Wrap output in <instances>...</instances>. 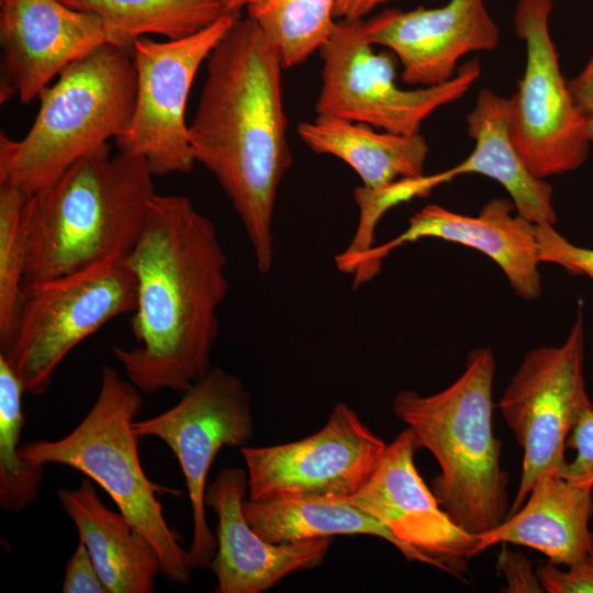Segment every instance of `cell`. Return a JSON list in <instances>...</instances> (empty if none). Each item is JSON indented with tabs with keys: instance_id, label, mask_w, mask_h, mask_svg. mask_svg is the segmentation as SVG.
<instances>
[{
	"instance_id": "1",
	"label": "cell",
	"mask_w": 593,
	"mask_h": 593,
	"mask_svg": "<svg viewBox=\"0 0 593 593\" xmlns=\"http://www.w3.org/2000/svg\"><path fill=\"white\" fill-rule=\"evenodd\" d=\"M125 260L136 278V345L113 355L142 393H183L211 368L230 289L216 226L189 198L156 193Z\"/></svg>"
},
{
	"instance_id": "2",
	"label": "cell",
	"mask_w": 593,
	"mask_h": 593,
	"mask_svg": "<svg viewBox=\"0 0 593 593\" xmlns=\"http://www.w3.org/2000/svg\"><path fill=\"white\" fill-rule=\"evenodd\" d=\"M208 76L189 139L228 197L253 247L257 268L273 262L278 189L292 165L281 61L256 21L240 16L208 57Z\"/></svg>"
},
{
	"instance_id": "3",
	"label": "cell",
	"mask_w": 593,
	"mask_h": 593,
	"mask_svg": "<svg viewBox=\"0 0 593 593\" xmlns=\"http://www.w3.org/2000/svg\"><path fill=\"white\" fill-rule=\"evenodd\" d=\"M153 178L144 158L111 156L108 145L31 194L23 209L24 282L125 259L156 194Z\"/></svg>"
},
{
	"instance_id": "4",
	"label": "cell",
	"mask_w": 593,
	"mask_h": 593,
	"mask_svg": "<svg viewBox=\"0 0 593 593\" xmlns=\"http://www.w3.org/2000/svg\"><path fill=\"white\" fill-rule=\"evenodd\" d=\"M494 371L492 350L477 348L468 355L461 376L443 391L421 395L405 390L392 402L394 415L439 465L440 472L432 480L439 505L475 537L501 524L511 505L502 443L493 430Z\"/></svg>"
},
{
	"instance_id": "5",
	"label": "cell",
	"mask_w": 593,
	"mask_h": 593,
	"mask_svg": "<svg viewBox=\"0 0 593 593\" xmlns=\"http://www.w3.org/2000/svg\"><path fill=\"white\" fill-rule=\"evenodd\" d=\"M136 90L130 48L104 44L71 63L40 93L37 115L21 139L1 132L0 183L31 195L108 146L130 123Z\"/></svg>"
},
{
	"instance_id": "6",
	"label": "cell",
	"mask_w": 593,
	"mask_h": 593,
	"mask_svg": "<svg viewBox=\"0 0 593 593\" xmlns=\"http://www.w3.org/2000/svg\"><path fill=\"white\" fill-rule=\"evenodd\" d=\"M141 391L110 366L101 369L98 396L82 421L66 436L37 439L19 447L22 458L40 465L57 463L80 471L98 483L133 526L155 548L161 573L171 582H190L187 550L167 524L157 495L177 490L148 479L133 429L143 400Z\"/></svg>"
},
{
	"instance_id": "7",
	"label": "cell",
	"mask_w": 593,
	"mask_h": 593,
	"mask_svg": "<svg viewBox=\"0 0 593 593\" xmlns=\"http://www.w3.org/2000/svg\"><path fill=\"white\" fill-rule=\"evenodd\" d=\"M136 293V278L125 259L24 282L0 356L20 377L25 393L42 395L74 347L112 318L134 312Z\"/></svg>"
},
{
	"instance_id": "8",
	"label": "cell",
	"mask_w": 593,
	"mask_h": 593,
	"mask_svg": "<svg viewBox=\"0 0 593 593\" xmlns=\"http://www.w3.org/2000/svg\"><path fill=\"white\" fill-rule=\"evenodd\" d=\"M373 47L363 19L335 23L320 49L318 116L365 123L396 134H417L432 113L465 96L481 74L479 60L472 59L444 83L406 90L395 82V56L376 53Z\"/></svg>"
},
{
	"instance_id": "9",
	"label": "cell",
	"mask_w": 593,
	"mask_h": 593,
	"mask_svg": "<svg viewBox=\"0 0 593 593\" xmlns=\"http://www.w3.org/2000/svg\"><path fill=\"white\" fill-rule=\"evenodd\" d=\"M254 428L250 393L237 376L220 367H211L169 410L133 422L137 436L164 441L182 470L192 515V539L187 550L191 571L210 567L217 548L205 515L212 463L222 448L245 446Z\"/></svg>"
},
{
	"instance_id": "10",
	"label": "cell",
	"mask_w": 593,
	"mask_h": 593,
	"mask_svg": "<svg viewBox=\"0 0 593 593\" xmlns=\"http://www.w3.org/2000/svg\"><path fill=\"white\" fill-rule=\"evenodd\" d=\"M583 365L580 306L563 344L529 350L506 387L499 407L523 449L521 480L507 516L524 504L539 477L560 473L566 466L567 439L581 412L592 403Z\"/></svg>"
},
{
	"instance_id": "11",
	"label": "cell",
	"mask_w": 593,
	"mask_h": 593,
	"mask_svg": "<svg viewBox=\"0 0 593 593\" xmlns=\"http://www.w3.org/2000/svg\"><path fill=\"white\" fill-rule=\"evenodd\" d=\"M552 9V0H517L514 13L526 61L510 98V131L526 167L540 179L580 167L591 145L586 118L572 101L550 36Z\"/></svg>"
},
{
	"instance_id": "12",
	"label": "cell",
	"mask_w": 593,
	"mask_h": 593,
	"mask_svg": "<svg viewBox=\"0 0 593 593\" xmlns=\"http://www.w3.org/2000/svg\"><path fill=\"white\" fill-rule=\"evenodd\" d=\"M240 14H227L193 35L164 42L148 37L132 46L136 101L125 130L114 141L120 153L145 159L154 177L188 174L195 159L184 111L201 64Z\"/></svg>"
},
{
	"instance_id": "13",
	"label": "cell",
	"mask_w": 593,
	"mask_h": 593,
	"mask_svg": "<svg viewBox=\"0 0 593 593\" xmlns=\"http://www.w3.org/2000/svg\"><path fill=\"white\" fill-rule=\"evenodd\" d=\"M387 444L344 402L326 424L302 439L240 447L251 501L354 495L368 480Z\"/></svg>"
},
{
	"instance_id": "14",
	"label": "cell",
	"mask_w": 593,
	"mask_h": 593,
	"mask_svg": "<svg viewBox=\"0 0 593 593\" xmlns=\"http://www.w3.org/2000/svg\"><path fill=\"white\" fill-rule=\"evenodd\" d=\"M419 448L406 427L387 444L368 480L346 500L384 524L403 545L434 559L440 570L461 578L479 553L478 539L449 517L422 479L414 462Z\"/></svg>"
},
{
	"instance_id": "15",
	"label": "cell",
	"mask_w": 593,
	"mask_h": 593,
	"mask_svg": "<svg viewBox=\"0 0 593 593\" xmlns=\"http://www.w3.org/2000/svg\"><path fill=\"white\" fill-rule=\"evenodd\" d=\"M111 44L100 16L60 0H0V101L32 102L67 66Z\"/></svg>"
},
{
	"instance_id": "16",
	"label": "cell",
	"mask_w": 593,
	"mask_h": 593,
	"mask_svg": "<svg viewBox=\"0 0 593 593\" xmlns=\"http://www.w3.org/2000/svg\"><path fill=\"white\" fill-rule=\"evenodd\" d=\"M373 46L393 53L402 65L405 83L430 87L456 75L459 59L478 51H492L500 29L484 0H448L439 8L411 11L388 9L365 20Z\"/></svg>"
},
{
	"instance_id": "17",
	"label": "cell",
	"mask_w": 593,
	"mask_h": 593,
	"mask_svg": "<svg viewBox=\"0 0 593 593\" xmlns=\"http://www.w3.org/2000/svg\"><path fill=\"white\" fill-rule=\"evenodd\" d=\"M515 210L513 201L506 198L490 200L477 216L428 204L410 219L409 226L398 237L366 253L354 272V281L361 284L370 280L379 271L381 260L394 248L435 237L485 254L503 270L516 294L526 300L536 299L541 291L536 224L514 214Z\"/></svg>"
},
{
	"instance_id": "18",
	"label": "cell",
	"mask_w": 593,
	"mask_h": 593,
	"mask_svg": "<svg viewBox=\"0 0 593 593\" xmlns=\"http://www.w3.org/2000/svg\"><path fill=\"white\" fill-rule=\"evenodd\" d=\"M247 472L238 467L220 471L208 485L205 506L217 517V548L211 562L216 593H259L288 574L321 564L332 538L270 542L259 536L243 513Z\"/></svg>"
},
{
	"instance_id": "19",
	"label": "cell",
	"mask_w": 593,
	"mask_h": 593,
	"mask_svg": "<svg viewBox=\"0 0 593 593\" xmlns=\"http://www.w3.org/2000/svg\"><path fill=\"white\" fill-rule=\"evenodd\" d=\"M593 488L547 472L533 485L524 504L493 529L477 536L478 552L495 545L538 550L559 566L593 552Z\"/></svg>"
},
{
	"instance_id": "20",
	"label": "cell",
	"mask_w": 593,
	"mask_h": 593,
	"mask_svg": "<svg viewBox=\"0 0 593 593\" xmlns=\"http://www.w3.org/2000/svg\"><path fill=\"white\" fill-rule=\"evenodd\" d=\"M469 136L475 145L460 164L416 179L422 195L433 188L467 174H479L500 182L508 192L519 215L535 223L555 224L553 189L535 177L517 153L510 131V99L489 89L480 90L466 118Z\"/></svg>"
},
{
	"instance_id": "21",
	"label": "cell",
	"mask_w": 593,
	"mask_h": 593,
	"mask_svg": "<svg viewBox=\"0 0 593 593\" xmlns=\"http://www.w3.org/2000/svg\"><path fill=\"white\" fill-rule=\"evenodd\" d=\"M85 477L75 489H59L58 500L75 524L109 593H150L159 557L150 541L121 513L99 499Z\"/></svg>"
},
{
	"instance_id": "22",
	"label": "cell",
	"mask_w": 593,
	"mask_h": 593,
	"mask_svg": "<svg viewBox=\"0 0 593 593\" xmlns=\"http://www.w3.org/2000/svg\"><path fill=\"white\" fill-rule=\"evenodd\" d=\"M298 135L315 154L349 165L369 189L424 176L428 145L421 133L382 131L359 122L318 116L298 125Z\"/></svg>"
},
{
	"instance_id": "23",
	"label": "cell",
	"mask_w": 593,
	"mask_h": 593,
	"mask_svg": "<svg viewBox=\"0 0 593 593\" xmlns=\"http://www.w3.org/2000/svg\"><path fill=\"white\" fill-rule=\"evenodd\" d=\"M243 513L250 527L270 542H291L345 535H369L389 541L409 560L440 569L430 557L399 541L380 521L337 497L246 500Z\"/></svg>"
},
{
	"instance_id": "24",
	"label": "cell",
	"mask_w": 593,
	"mask_h": 593,
	"mask_svg": "<svg viewBox=\"0 0 593 593\" xmlns=\"http://www.w3.org/2000/svg\"><path fill=\"white\" fill-rule=\"evenodd\" d=\"M67 7L97 14L110 43L132 49L135 40L157 34L179 40L231 14L224 0H60Z\"/></svg>"
},
{
	"instance_id": "25",
	"label": "cell",
	"mask_w": 593,
	"mask_h": 593,
	"mask_svg": "<svg viewBox=\"0 0 593 593\" xmlns=\"http://www.w3.org/2000/svg\"><path fill=\"white\" fill-rule=\"evenodd\" d=\"M337 0H264L247 8L283 68L305 61L328 41Z\"/></svg>"
},
{
	"instance_id": "26",
	"label": "cell",
	"mask_w": 593,
	"mask_h": 593,
	"mask_svg": "<svg viewBox=\"0 0 593 593\" xmlns=\"http://www.w3.org/2000/svg\"><path fill=\"white\" fill-rule=\"evenodd\" d=\"M24 393L22 380L0 356V505L11 512L35 501L45 468L19 454Z\"/></svg>"
},
{
	"instance_id": "27",
	"label": "cell",
	"mask_w": 593,
	"mask_h": 593,
	"mask_svg": "<svg viewBox=\"0 0 593 593\" xmlns=\"http://www.w3.org/2000/svg\"><path fill=\"white\" fill-rule=\"evenodd\" d=\"M30 195L0 183V347L14 326L27 261L23 209Z\"/></svg>"
},
{
	"instance_id": "28",
	"label": "cell",
	"mask_w": 593,
	"mask_h": 593,
	"mask_svg": "<svg viewBox=\"0 0 593 593\" xmlns=\"http://www.w3.org/2000/svg\"><path fill=\"white\" fill-rule=\"evenodd\" d=\"M539 258L563 267L571 273L586 275L593 280V249L577 246L558 233L553 224H536Z\"/></svg>"
},
{
	"instance_id": "29",
	"label": "cell",
	"mask_w": 593,
	"mask_h": 593,
	"mask_svg": "<svg viewBox=\"0 0 593 593\" xmlns=\"http://www.w3.org/2000/svg\"><path fill=\"white\" fill-rule=\"evenodd\" d=\"M567 447L575 451L571 461H567L560 474L574 483L593 488V404L580 414L568 439Z\"/></svg>"
},
{
	"instance_id": "30",
	"label": "cell",
	"mask_w": 593,
	"mask_h": 593,
	"mask_svg": "<svg viewBox=\"0 0 593 593\" xmlns=\"http://www.w3.org/2000/svg\"><path fill=\"white\" fill-rule=\"evenodd\" d=\"M537 573L547 593H593V552L569 566L548 560Z\"/></svg>"
},
{
	"instance_id": "31",
	"label": "cell",
	"mask_w": 593,
	"mask_h": 593,
	"mask_svg": "<svg viewBox=\"0 0 593 593\" xmlns=\"http://www.w3.org/2000/svg\"><path fill=\"white\" fill-rule=\"evenodd\" d=\"M497 571L505 579L502 592L506 593H542L545 592L532 561L517 551L503 545L497 557Z\"/></svg>"
},
{
	"instance_id": "32",
	"label": "cell",
	"mask_w": 593,
	"mask_h": 593,
	"mask_svg": "<svg viewBox=\"0 0 593 593\" xmlns=\"http://www.w3.org/2000/svg\"><path fill=\"white\" fill-rule=\"evenodd\" d=\"M61 591L64 593H109L81 540L66 563Z\"/></svg>"
},
{
	"instance_id": "33",
	"label": "cell",
	"mask_w": 593,
	"mask_h": 593,
	"mask_svg": "<svg viewBox=\"0 0 593 593\" xmlns=\"http://www.w3.org/2000/svg\"><path fill=\"white\" fill-rule=\"evenodd\" d=\"M567 83L572 101L581 114L585 118L593 115V55L583 70Z\"/></svg>"
},
{
	"instance_id": "34",
	"label": "cell",
	"mask_w": 593,
	"mask_h": 593,
	"mask_svg": "<svg viewBox=\"0 0 593 593\" xmlns=\"http://www.w3.org/2000/svg\"><path fill=\"white\" fill-rule=\"evenodd\" d=\"M391 0H337L335 18L340 20H360L379 5Z\"/></svg>"
},
{
	"instance_id": "35",
	"label": "cell",
	"mask_w": 593,
	"mask_h": 593,
	"mask_svg": "<svg viewBox=\"0 0 593 593\" xmlns=\"http://www.w3.org/2000/svg\"><path fill=\"white\" fill-rule=\"evenodd\" d=\"M264 0H224L226 10L233 14H239L243 8H248L250 5L257 4Z\"/></svg>"
},
{
	"instance_id": "36",
	"label": "cell",
	"mask_w": 593,
	"mask_h": 593,
	"mask_svg": "<svg viewBox=\"0 0 593 593\" xmlns=\"http://www.w3.org/2000/svg\"><path fill=\"white\" fill-rule=\"evenodd\" d=\"M586 130L591 144H593V115L586 118Z\"/></svg>"
}]
</instances>
